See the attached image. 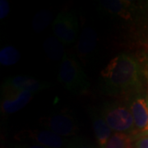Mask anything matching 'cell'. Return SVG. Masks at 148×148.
Listing matches in <instances>:
<instances>
[{
  "label": "cell",
  "instance_id": "9a60e30c",
  "mask_svg": "<svg viewBox=\"0 0 148 148\" xmlns=\"http://www.w3.org/2000/svg\"><path fill=\"white\" fill-rule=\"evenodd\" d=\"M51 20L52 13L49 11L41 10L38 12L32 21V27L34 31L36 32L44 31L51 22Z\"/></svg>",
  "mask_w": 148,
  "mask_h": 148
},
{
  "label": "cell",
  "instance_id": "4fadbf2b",
  "mask_svg": "<svg viewBox=\"0 0 148 148\" xmlns=\"http://www.w3.org/2000/svg\"><path fill=\"white\" fill-rule=\"evenodd\" d=\"M21 58V54L13 46H5L0 50V63L3 66H11L16 64Z\"/></svg>",
  "mask_w": 148,
  "mask_h": 148
},
{
  "label": "cell",
  "instance_id": "9c48e42d",
  "mask_svg": "<svg viewBox=\"0 0 148 148\" xmlns=\"http://www.w3.org/2000/svg\"><path fill=\"white\" fill-rule=\"evenodd\" d=\"M134 127L137 130L144 132L148 125V103L143 98H136L130 106Z\"/></svg>",
  "mask_w": 148,
  "mask_h": 148
},
{
  "label": "cell",
  "instance_id": "5b68a950",
  "mask_svg": "<svg viewBox=\"0 0 148 148\" xmlns=\"http://www.w3.org/2000/svg\"><path fill=\"white\" fill-rule=\"evenodd\" d=\"M46 129L61 137L73 136L78 130L77 123L69 113L61 112L45 117L40 122Z\"/></svg>",
  "mask_w": 148,
  "mask_h": 148
},
{
  "label": "cell",
  "instance_id": "d6986e66",
  "mask_svg": "<svg viewBox=\"0 0 148 148\" xmlns=\"http://www.w3.org/2000/svg\"><path fill=\"white\" fill-rule=\"evenodd\" d=\"M134 148H148V135H144L136 141Z\"/></svg>",
  "mask_w": 148,
  "mask_h": 148
},
{
  "label": "cell",
  "instance_id": "2e32d148",
  "mask_svg": "<svg viewBox=\"0 0 148 148\" xmlns=\"http://www.w3.org/2000/svg\"><path fill=\"white\" fill-rule=\"evenodd\" d=\"M101 5L109 12L114 14H121L126 9L127 3H125L123 1L109 0V1H102Z\"/></svg>",
  "mask_w": 148,
  "mask_h": 148
},
{
  "label": "cell",
  "instance_id": "ba28073f",
  "mask_svg": "<svg viewBox=\"0 0 148 148\" xmlns=\"http://www.w3.org/2000/svg\"><path fill=\"white\" fill-rule=\"evenodd\" d=\"M26 136L36 144L47 148H62L65 144V140L61 136L48 129L30 130Z\"/></svg>",
  "mask_w": 148,
  "mask_h": 148
},
{
  "label": "cell",
  "instance_id": "7c38bea8",
  "mask_svg": "<svg viewBox=\"0 0 148 148\" xmlns=\"http://www.w3.org/2000/svg\"><path fill=\"white\" fill-rule=\"evenodd\" d=\"M44 50L52 60L63 59L65 55L64 45L56 37H49L44 43Z\"/></svg>",
  "mask_w": 148,
  "mask_h": 148
},
{
  "label": "cell",
  "instance_id": "277c9868",
  "mask_svg": "<svg viewBox=\"0 0 148 148\" xmlns=\"http://www.w3.org/2000/svg\"><path fill=\"white\" fill-rule=\"evenodd\" d=\"M53 31L56 38L63 45L73 43L78 33V22L71 12H62L53 21Z\"/></svg>",
  "mask_w": 148,
  "mask_h": 148
},
{
  "label": "cell",
  "instance_id": "8992f818",
  "mask_svg": "<svg viewBox=\"0 0 148 148\" xmlns=\"http://www.w3.org/2000/svg\"><path fill=\"white\" fill-rule=\"evenodd\" d=\"M49 85L40 82L32 77L26 76H17L6 80L3 86L4 93L17 92V91H31L33 94L45 89Z\"/></svg>",
  "mask_w": 148,
  "mask_h": 148
},
{
  "label": "cell",
  "instance_id": "44dd1931",
  "mask_svg": "<svg viewBox=\"0 0 148 148\" xmlns=\"http://www.w3.org/2000/svg\"><path fill=\"white\" fill-rule=\"evenodd\" d=\"M147 103H148V101H147ZM144 132H147V133H148V125H147V128H146V130H145Z\"/></svg>",
  "mask_w": 148,
  "mask_h": 148
},
{
  "label": "cell",
  "instance_id": "6da1fadb",
  "mask_svg": "<svg viewBox=\"0 0 148 148\" xmlns=\"http://www.w3.org/2000/svg\"><path fill=\"white\" fill-rule=\"evenodd\" d=\"M140 74L138 61L127 53L114 57L101 72L107 89L114 93L133 90L140 82Z\"/></svg>",
  "mask_w": 148,
  "mask_h": 148
},
{
  "label": "cell",
  "instance_id": "7a4b0ae2",
  "mask_svg": "<svg viewBox=\"0 0 148 148\" xmlns=\"http://www.w3.org/2000/svg\"><path fill=\"white\" fill-rule=\"evenodd\" d=\"M58 81L74 94H85L90 87L89 81L76 59L65 53L59 67Z\"/></svg>",
  "mask_w": 148,
  "mask_h": 148
},
{
  "label": "cell",
  "instance_id": "52a82bcc",
  "mask_svg": "<svg viewBox=\"0 0 148 148\" xmlns=\"http://www.w3.org/2000/svg\"><path fill=\"white\" fill-rule=\"evenodd\" d=\"M33 93L31 91H17L4 93L1 109L5 114H13L23 109L31 101Z\"/></svg>",
  "mask_w": 148,
  "mask_h": 148
},
{
  "label": "cell",
  "instance_id": "e0dca14e",
  "mask_svg": "<svg viewBox=\"0 0 148 148\" xmlns=\"http://www.w3.org/2000/svg\"><path fill=\"white\" fill-rule=\"evenodd\" d=\"M69 148H94L88 142L81 138H75L71 142Z\"/></svg>",
  "mask_w": 148,
  "mask_h": 148
},
{
  "label": "cell",
  "instance_id": "5bb4252c",
  "mask_svg": "<svg viewBox=\"0 0 148 148\" xmlns=\"http://www.w3.org/2000/svg\"><path fill=\"white\" fill-rule=\"evenodd\" d=\"M132 147L131 145V138L124 132H114L105 148H129Z\"/></svg>",
  "mask_w": 148,
  "mask_h": 148
},
{
  "label": "cell",
  "instance_id": "30bf717a",
  "mask_svg": "<svg viewBox=\"0 0 148 148\" xmlns=\"http://www.w3.org/2000/svg\"><path fill=\"white\" fill-rule=\"evenodd\" d=\"M90 119L93 126V130L97 143L101 148H105L106 145L110 138L112 130L107 124L106 121L102 116H100L96 113L90 114Z\"/></svg>",
  "mask_w": 148,
  "mask_h": 148
},
{
  "label": "cell",
  "instance_id": "ac0fdd59",
  "mask_svg": "<svg viewBox=\"0 0 148 148\" xmlns=\"http://www.w3.org/2000/svg\"><path fill=\"white\" fill-rule=\"evenodd\" d=\"M9 3L7 0L0 1V19H3L9 13Z\"/></svg>",
  "mask_w": 148,
  "mask_h": 148
},
{
  "label": "cell",
  "instance_id": "8fae6325",
  "mask_svg": "<svg viewBox=\"0 0 148 148\" xmlns=\"http://www.w3.org/2000/svg\"><path fill=\"white\" fill-rule=\"evenodd\" d=\"M97 35L96 32L91 28H86L82 32L77 43V49L81 56H86L90 53L96 45Z\"/></svg>",
  "mask_w": 148,
  "mask_h": 148
},
{
  "label": "cell",
  "instance_id": "7402d4cb",
  "mask_svg": "<svg viewBox=\"0 0 148 148\" xmlns=\"http://www.w3.org/2000/svg\"><path fill=\"white\" fill-rule=\"evenodd\" d=\"M129 148H132V147H129Z\"/></svg>",
  "mask_w": 148,
  "mask_h": 148
},
{
  "label": "cell",
  "instance_id": "ffe728a7",
  "mask_svg": "<svg viewBox=\"0 0 148 148\" xmlns=\"http://www.w3.org/2000/svg\"><path fill=\"white\" fill-rule=\"evenodd\" d=\"M16 148H47L38 144H23L21 146L16 147Z\"/></svg>",
  "mask_w": 148,
  "mask_h": 148
},
{
  "label": "cell",
  "instance_id": "3957f363",
  "mask_svg": "<svg viewBox=\"0 0 148 148\" xmlns=\"http://www.w3.org/2000/svg\"><path fill=\"white\" fill-rule=\"evenodd\" d=\"M101 114L111 130L115 132L130 131L134 126V120L130 109L120 104L107 105L101 112Z\"/></svg>",
  "mask_w": 148,
  "mask_h": 148
}]
</instances>
